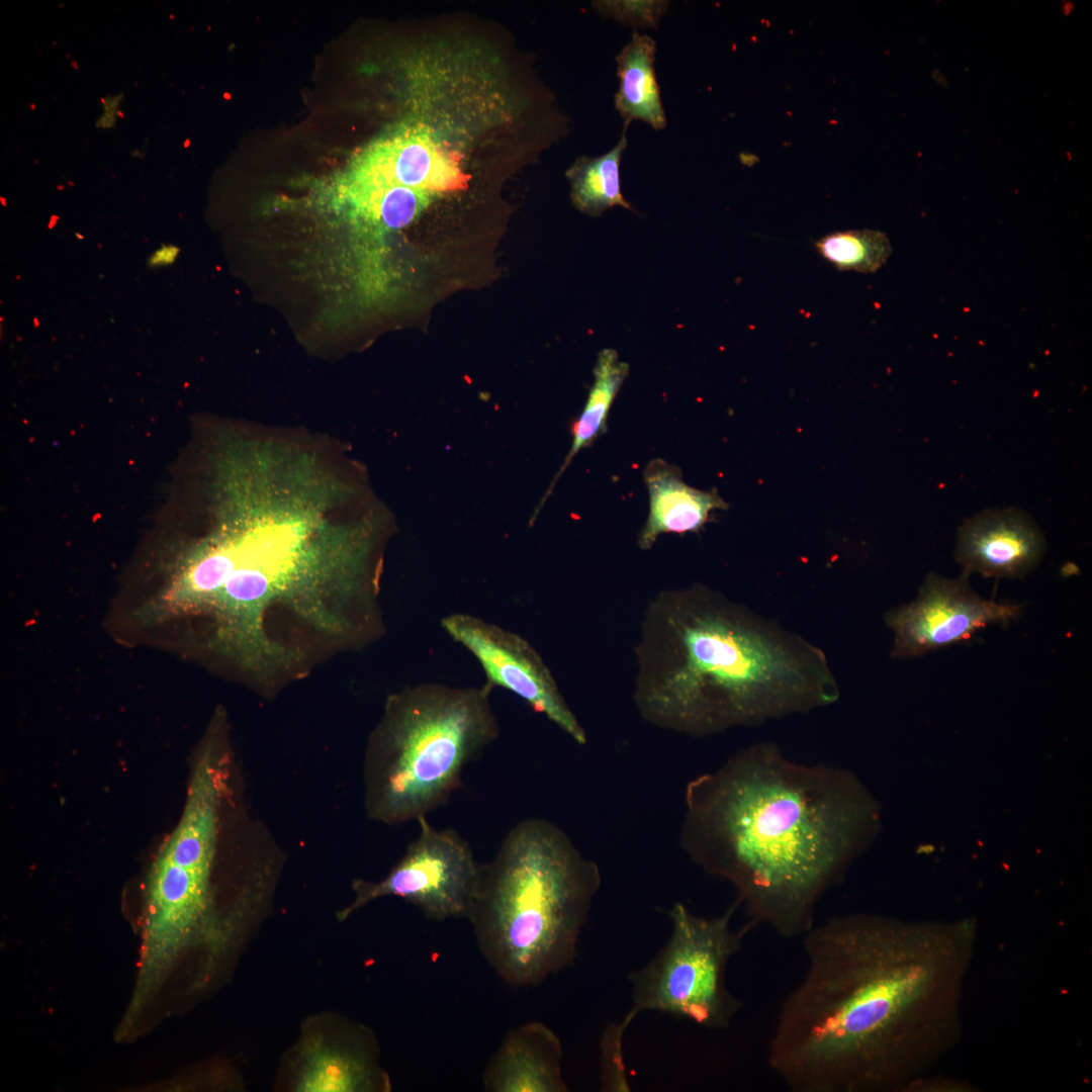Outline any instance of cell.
<instances>
[{
    "label": "cell",
    "mask_w": 1092,
    "mask_h": 1092,
    "mask_svg": "<svg viewBox=\"0 0 1092 1092\" xmlns=\"http://www.w3.org/2000/svg\"><path fill=\"white\" fill-rule=\"evenodd\" d=\"M223 500L180 555L171 614L265 698L385 632L388 517L357 507L311 450L247 438L230 451Z\"/></svg>",
    "instance_id": "cell-1"
},
{
    "label": "cell",
    "mask_w": 1092,
    "mask_h": 1092,
    "mask_svg": "<svg viewBox=\"0 0 1092 1092\" xmlns=\"http://www.w3.org/2000/svg\"><path fill=\"white\" fill-rule=\"evenodd\" d=\"M806 971L768 1040L793 1092H911L959 1042L976 926L834 915L802 936Z\"/></svg>",
    "instance_id": "cell-2"
},
{
    "label": "cell",
    "mask_w": 1092,
    "mask_h": 1092,
    "mask_svg": "<svg viewBox=\"0 0 1092 1092\" xmlns=\"http://www.w3.org/2000/svg\"><path fill=\"white\" fill-rule=\"evenodd\" d=\"M876 822V806L850 770L798 763L758 742L687 784L678 843L735 888L752 927L793 938L815 924L819 901Z\"/></svg>",
    "instance_id": "cell-3"
},
{
    "label": "cell",
    "mask_w": 1092,
    "mask_h": 1092,
    "mask_svg": "<svg viewBox=\"0 0 1092 1092\" xmlns=\"http://www.w3.org/2000/svg\"><path fill=\"white\" fill-rule=\"evenodd\" d=\"M635 659L641 718L696 738L810 713L840 698L820 647L702 583L655 595Z\"/></svg>",
    "instance_id": "cell-4"
},
{
    "label": "cell",
    "mask_w": 1092,
    "mask_h": 1092,
    "mask_svg": "<svg viewBox=\"0 0 1092 1092\" xmlns=\"http://www.w3.org/2000/svg\"><path fill=\"white\" fill-rule=\"evenodd\" d=\"M601 885L599 864L558 825L519 821L480 866L466 917L484 961L515 987L571 966Z\"/></svg>",
    "instance_id": "cell-5"
},
{
    "label": "cell",
    "mask_w": 1092,
    "mask_h": 1092,
    "mask_svg": "<svg viewBox=\"0 0 1092 1092\" xmlns=\"http://www.w3.org/2000/svg\"><path fill=\"white\" fill-rule=\"evenodd\" d=\"M492 689L429 682L390 694L363 760L368 817L393 825L443 806L499 735Z\"/></svg>",
    "instance_id": "cell-6"
},
{
    "label": "cell",
    "mask_w": 1092,
    "mask_h": 1092,
    "mask_svg": "<svg viewBox=\"0 0 1092 1092\" xmlns=\"http://www.w3.org/2000/svg\"><path fill=\"white\" fill-rule=\"evenodd\" d=\"M735 901L723 914L707 918L677 902L668 911L671 932L666 944L643 968L631 973L632 1007L624 1019L657 1011L709 1029L730 1025L742 1002L726 985L729 962L742 949L752 927L731 926Z\"/></svg>",
    "instance_id": "cell-7"
},
{
    "label": "cell",
    "mask_w": 1092,
    "mask_h": 1092,
    "mask_svg": "<svg viewBox=\"0 0 1092 1092\" xmlns=\"http://www.w3.org/2000/svg\"><path fill=\"white\" fill-rule=\"evenodd\" d=\"M419 834L385 878L356 880L355 897L339 917L347 918L367 903L395 896L435 921L466 918L480 872L471 847L454 829H437L419 818Z\"/></svg>",
    "instance_id": "cell-8"
},
{
    "label": "cell",
    "mask_w": 1092,
    "mask_h": 1092,
    "mask_svg": "<svg viewBox=\"0 0 1092 1092\" xmlns=\"http://www.w3.org/2000/svg\"><path fill=\"white\" fill-rule=\"evenodd\" d=\"M444 631L479 662L486 685L522 698L579 745L587 735L568 706L546 662L519 634L471 614L454 613L441 620Z\"/></svg>",
    "instance_id": "cell-9"
},
{
    "label": "cell",
    "mask_w": 1092,
    "mask_h": 1092,
    "mask_svg": "<svg viewBox=\"0 0 1092 1092\" xmlns=\"http://www.w3.org/2000/svg\"><path fill=\"white\" fill-rule=\"evenodd\" d=\"M967 576L948 579L927 575L918 597L887 613L894 634L891 655L907 659L967 640L990 624H1007L1019 615V607L980 598Z\"/></svg>",
    "instance_id": "cell-10"
},
{
    "label": "cell",
    "mask_w": 1092,
    "mask_h": 1092,
    "mask_svg": "<svg viewBox=\"0 0 1092 1092\" xmlns=\"http://www.w3.org/2000/svg\"><path fill=\"white\" fill-rule=\"evenodd\" d=\"M429 128L407 127L366 149L343 182L366 186L400 185L438 196L464 186L459 160L444 151Z\"/></svg>",
    "instance_id": "cell-11"
},
{
    "label": "cell",
    "mask_w": 1092,
    "mask_h": 1092,
    "mask_svg": "<svg viewBox=\"0 0 1092 1092\" xmlns=\"http://www.w3.org/2000/svg\"><path fill=\"white\" fill-rule=\"evenodd\" d=\"M1044 552V540L1033 520L1014 509L985 511L967 520L959 531L956 557L964 576L1018 577L1032 570Z\"/></svg>",
    "instance_id": "cell-12"
},
{
    "label": "cell",
    "mask_w": 1092,
    "mask_h": 1092,
    "mask_svg": "<svg viewBox=\"0 0 1092 1092\" xmlns=\"http://www.w3.org/2000/svg\"><path fill=\"white\" fill-rule=\"evenodd\" d=\"M562 1045L542 1022L511 1029L491 1056L483 1073L488 1092H567L562 1076Z\"/></svg>",
    "instance_id": "cell-13"
},
{
    "label": "cell",
    "mask_w": 1092,
    "mask_h": 1092,
    "mask_svg": "<svg viewBox=\"0 0 1092 1092\" xmlns=\"http://www.w3.org/2000/svg\"><path fill=\"white\" fill-rule=\"evenodd\" d=\"M649 509L638 534L640 549L649 550L662 534L699 532L711 520V513L729 505L713 489L700 490L687 484L679 467L655 458L643 472Z\"/></svg>",
    "instance_id": "cell-14"
},
{
    "label": "cell",
    "mask_w": 1092,
    "mask_h": 1092,
    "mask_svg": "<svg viewBox=\"0 0 1092 1092\" xmlns=\"http://www.w3.org/2000/svg\"><path fill=\"white\" fill-rule=\"evenodd\" d=\"M656 41L635 31L616 57L619 89L615 107L628 127L633 120L646 122L656 130L666 126L654 63Z\"/></svg>",
    "instance_id": "cell-15"
},
{
    "label": "cell",
    "mask_w": 1092,
    "mask_h": 1092,
    "mask_svg": "<svg viewBox=\"0 0 1092 1092\" xmlns=\"http://www.w3.org/2000/svg\"><path fill=\"white\" fill-rule=\"evenodd\" d=\"M381 1087H388L387 1081L364 1051L329 1046L321 1039L305 1044L296 1091L357 1092Z\"/></svg>",
    "instance_id": "cell-16"
},
{
    "label": "cell",
    "mask_w": 1092,
    "mask_h": 1092,
    "mask_svg": "<svg viewBox=\"0 0 1092 1092\" xmlns=\"http://www.w3.org/2000/svg\"><path fill=\"white\" fill-rule=\"evenodd\" d=\"M628 374L629 365L621 361L616 350L605 348L599 352L594 368V382L586 402L580 416L571 426L570 449L536 507L530 525L535 522L559 478L576 454L590 447L607 432L610 410Z\"/></svg>",
    "instance_id": "cell-17"
},
{
    "label": "cell",
    "mask_w": 1092,
    "mask_h": 1092,
    "mask_svg": "<svg viewBox=\"0 0 1092 1092\" xmlns=\"http://www.w3.org/2000/svg\"><path fill=\"white\" fill-rule=\"evenodd\" d=\"M627 127L617 145L598 157H579L568 171L571 180V198L581 212L598 217L614 206L632 210L620 185V163L627 148Z\"/></svg>",
    "instance_id": "cell-18"
},
{
    "label": "cell",
    "mask_w": 1092,
    "mask_h": 1092,
    "mask_svg": "<svg viewBox=\"0 0 1092 1092\" xmlns=\"http://www.w3.org/2000/svg\"><path fill=\"white\" fill-rule=\"evenodd\" d=\"M815 248L837 268L860 273L879 270L892 252L888 237L872 230L832 233L819 239Z\"/></svg>",
    "instance_id": "cell-19"
},
{
    "label": "cell",
    "mask_w": 1092,
    "mask_h": 1092,
    "mask_svg": "<svg viewBox=\"0 0 1092 1092\" xmlns=\"http://www.w3.org/2000/svg\"><path fill=\"white\" fill-rule=\"evenodd\" d=\"M630 1024L622 1019L607 1025L601 1040V1088L603 1091L628 1092L623 1055V1036Z\"/></svg>",
    "instance_id": "cell-20"
},
{
    "label": "cell",
    "mask_w": 1092,
    "mask_h": 1092,
    "mask_svg": "<svg viewBox=\"0 0 1092 1092\" xmlns=\"http://www.w3.org/2000/svg\"><path fill=\"white\" fill-rule=\"evenodd\" d=\"M669 5L662 0L594 1V8L604 17L613 18L633 28H657Z\"/></svg>",
    "instance_id": "cell-21"
},
{
    "label": "cell",
    "mask_w": 1092,
    "mask_h": 1092,
    "mask_svg": "<svg viewBox=\"0 0 1092 1092\" xmlns=\"http://www.w3.org/2000/svg\"><path fill=\"white\" fill-rule=\"evenodd\" d=\"M176 252L173 247H163L157 250L149 259V265L160 266L171 263L175 258Z\"/></svg>",
    "instance_id": "cell-22"
}]
</instances>
